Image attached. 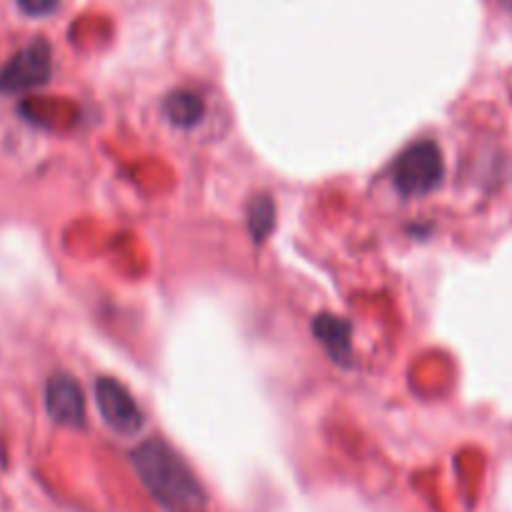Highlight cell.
<instances>
[{
	"instance_id": "obj_8",
	"label": "cell",
	"mask_w": 512,
	"mask_h": 512,
	"mask_svg": "<svg viewBox=\"0 0 512 512\" xmlns=\"http://www.w3.org/2000/svg\"><path fill=\"white\" fill-rule=\"evenodd\" d=\"M248 225H250V233H253L255 240H265V235L273 230L275 205L268 195H260V198H255L253 203H250Z\"/></svg>"
},
{
	"instance_id": "obj_1",
	"label": "cell",
	"mask_w": 512,
	"mask_h": 512,
	"mask_svg": "<svg viewBox=\"0 0 512 512\" xmlns=\"http://www.w3.org/2000/svg\"><path fill=\"white\" fill-rule=\"evenodd\" d=\"M135 473L165 512H203L208 495L190 465L163 440H145L130 453Z\"/></svg>"
},
{
	"instance_id": "obj_9",
	"label": "cell",
	"mask_w": 512,
	"mask_h": 512,
	"mask_svg": "<svg viewBox=\"0 0 512 512\" xmlns=\"http://www.w3.org/2000/svg\"><path fill=\"white\" fill-rule=\"evenodd\" d=\"M15 5L30 18H45V15H53L58 10L60 0H15Z\"/></svg>"
},
{
	"instance_id": "obj_6",
	"label": "cell",
	"mask_w": 512,
	"mask_h": 512,
	"mask_svg": "<svg viewBox=\"0 0 512 512\" xmlns=\"http://www.w3.org/2000/svg\"><path fill=\"white\" fill-rule=\"evenodd\" d=\"M313 333L338 363H345L353 353V348H350V325L345 320L335 318V315H320L313 323Z\"/></svg>"
},
{
	"instance_id": "obj_4",
	"label": "cell",
	"mask_w": 512,
	"mask_h": 512,
	"mask_svg": "<svg viewBox=\"0 0 512 512\" xmlns=\"http://www.w3.org/2000/svg\"><path fill=\"white\" fill-rule=\"evenodd\" d=\"M53 73V53L43 38L30 40L0 70V90L5 93H25L45 85Z\"/></svg>"
},
{
	"instance_id": "obj_5",
	"label": "cell",
	"mask_w": 512,
	"mask_h": 512,
	"mask_svg": "<svg viewBox=\"0 0 512 512\" xmlns=\"http://www.w3.org/2000/svg\"><path fill=\"white\" fill-rule=\"evenodd\" d=\"M45 408L55 423L65 428H83L85 425V395L78 380L70 375H53L45 388Z\"/></svg>"
},
{
	"instance_id": "obj_10",
	"label": "cell",
	"mask_w": 512,
	"mask_h": 512,
	"mask_svg": "<svg viewBox=\"0 0 512 512\" xmlns=\"http://www.w3.org/2000/svg\"><path fill=\"white\" fill-rule=\"evenodd\" d=\"M500 3H503V5H510V8H512V0H500Z\"/></svg>"
},
{
	"instance_id": "obj_3",
	"label": "cell",
	"mask_w": 512,
	"mask_h": 512,
	"mask_svg": "<svg viewBox=\"0 0 512 512\" xmlns=\"http://www.w3.org/2000/svg\"><path fill=\"white\" fill-rule=\"evenodd\" d=\"M95 403H98L100 418L120 438H135L143 430L145 418L140 405L130 395L120 380L98 378L95 380Z\"/></svg>"
},
{
	"instance_id": "obj_7",
	"label": "cell",
	"mask_w": 512,
	"mask_h": 512,
	"mask_svg": "<svg viewBox=\"0 0 512 512\" xmlns=\"http://www.w3.org/2000/svg\"><path fill=\"white\" fill-rule=\"evenodd\" d=\"M163 110L173 125H178V128H193L203 118L205 103L193 90H175V93H170L165 98Z\"/></svg>"
},
{
	"instance_id": "obj_2",
	"label": "cell",
	"mask_w": 512,
	"mask_h": 512,
	"mask_svg": "<svg viewBox=\"0 0 512 512\" xmlns=\"http://www.w3.org/2000/svg\"><path fill=\"white\" fill-rule=\"evenodd\" d=\"M445 163L443 153L433 140H420L400 153L398 163L393 168L395 188L408 198L428 195L443 183Z\"/></svg>"
}]
</instances>
